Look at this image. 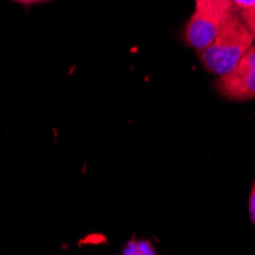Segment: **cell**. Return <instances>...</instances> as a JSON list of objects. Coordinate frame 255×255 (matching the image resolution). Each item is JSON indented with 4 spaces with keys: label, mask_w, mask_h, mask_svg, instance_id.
<instances>
[{
    "label": "cell",
    "mask_w": 255,
    "mask_h": 255,
    "mask_svg": "<svg viewBox=\"0 0 255 255\" xmlns=\"http://www.w3.org/2000/svg\"><path fill=\"white\" fill-rule=\"evenodd\" d=\"M196 8L183 28V40L202 52L213 43L225 20L236 11L231 0H194Z\"/></svg>",
    "instance_id": "cell-2"
},
{
    "label": "cell",
    "mask_w": 255,
    "mask_h": 255,
    "mask_svg": "<svg viewBox=\"0 0 255 255\" xmlns=\"http://www.w3.org/2000/svg\"><path fill=\"white\" fill-rule=\"evenodd\" d=\"M239 14H240V18L243 20V23L246 25V28L252 37V41L255 44V8L248 9V11H239Z\"/></svg>",
    "instance_id": "cell-5"
},
{
    "label": "cell",
    "mask_w": 255,
    "mask_h": 255,
    "mask_svg": "<svg viewBox=\"0 0 255 255\" xmlns=\"http://www.w3.org/2000/svg\"><path fill=\"white\" fill-rule=\"evenodd\" d=\"M248 208H249V219H251L252 225L255 226V179H254L252 188H251V194H249V203H248Z\"/></svg>",
    "instance_id": "cell-6"
},
{
    "label": "cell",
    "mask_w": 255,
    "mask_h": 255,
    "mask_svg": "<svg viewBox=\"0 0 255 255\" xmlns=\"http://www.w3.org/2000/svg\"><path fill=\"white\" fill-rule=\"evenodd\" d=\"M237 11H248L255 8V0H231Z\"/></svg>",
    "instance_id": "cell-7"
},
{
    "label": "cell",
    "mask_w": 255,
    "mask_h": 255,
    "mask_svg": "<svg viewBox=\"0 0 255 255\" xmlns=\"http://www.w3.org/2000/svg\"><path fill=\"white\" fill-rule=\"evenodd\" d=\"M216 90L228 101L245 103L255 100V44L233 71L216 80Z\"/></svg>",
    "instance_id": "cell-3"
},
{
    "label": "cell",
    "mask_w": 255,
    "mask_h": 255,
    "mask_svg": "<svg viewBox=\"0 0 255 255\" xmlns=\"http://www.w3.org/2000/svg\"><path fill=\"white\" fill-rule=\"evenodd\" d=\"M252 46V37L236 9L225 20L213 43L199 52L200 63L205 71L222 77L233 71Z\"/></svg>",
    "instance_id": "cell-1"
},
{
    "label": "cell",
    "mask_w": 255,
    "mask_h": 255,
    "mask_svg": "<svg viewBox=\"0 0 255 255\" xmlns=\"http://www.w3.org/2000/svg\"><path fill=\"white\" fill-rule=\"evenodd\" d=\"M17 3H21L25 6H29V5H34V3H40V2H48V0H14Z\"/></svg>",
    "instance_id": "cell-8"
},
{
    "label": "cell",
    "mask_w": 255,
    "mask_h": 255,
    "mask_svg": "<svg viewBox=\"0 0 255 255\" xmlns=\"http://www.w3.org/2000/svg\"><path fill=\"white\" fill-rule=\"evenodd\" d=\"M121 255H157V252L148 240H130Z\"/></svg>",
    "instance_id": "cell-4"
}]
</instances>
